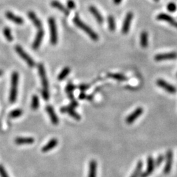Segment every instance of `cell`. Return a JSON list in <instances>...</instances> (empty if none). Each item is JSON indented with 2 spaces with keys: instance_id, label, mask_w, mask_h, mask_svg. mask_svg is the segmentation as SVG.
<instances>
[{
  "instance_id": "cell-7",
  "label": "cell",
  "mask_w": 177,
  "mask_h": 177,
  "mask_svg": "<svg viewBox=\"0 0 177 177\" xmlns=\"http://www.w3.org/2000/svg\"><path fill=\"white\" fill-rule=\"evenodd\" d=\"M155 161L152 156H149L147 159V168L146 170L141 173V177H148L154 171L155 169Z\"/></svg>"
},
{
  "instance_id": "cell-19",
  "label": "cell",
  "mask_w": 177,
  "mask_h": 177,
  "mask_svg": "<svg viewBox=\"0 0 177 177\" xmlns=\"http://www.w3.org/2000/svg\"><path fill=\"white\" fill-rule=\"evenodd\" d=\"M46 111H47V114H49L52 123L54 125H57L58 123V122H59L58 118L57 116V115H56L53 107L51 106H49V105L47 106H46Z\"/></svg>"
},
{
  "instance_id": "cell-14",
  "label": "cell",
  "mask_w": 177,
  "mask_h": 177,
  "mask_svg": "<svg viewBox=\"0 0 177 177\" xmlns=\"http://www.w3.org/2000/svg\"><path fill=\"white\" fill-rule=\"evenodd\" d=\"M6 17L9 21L15 23L17 24L21 25L24 23V20H23L22 18L19 16H17L11 11H7L6 13Z\"/></svg>"
},
{
  "instance_id": "cell-8",
  "label": "cell",
  "mask_w": 177,
  "mask_h": 177,
  "mask_svg": "<svg viewBox=\"0 0 177 177\" xmlns=\"http://www.w3.org/2000/svg\"><path fill=\"white\" fill-rule=\"evenodd\" d=\"M133 18V13L132 12H129L125 18L123 24L122 26V32L123 34H128Z\"/></svg>"
},
{
  "instance_id": "cell-36",
  "label": "cell",
  "mask_w": 177,
  "mask_h": 177,
  "mask_svg": "<svg viewBox=\"0 0 177 177\" xmlns=\"http://www.w3.org/2000/svg\"><path fill=\"white\" fill-rule=\"evenodd\" d=\"M0 176L1 177H9L7 173L6 172V171L5 170L4 167L2 165H0Z\"/></svg>"
},
{
  "instance_id": "cell-31",
  "label": "cell",
  "mask_w": 177,
  "mask_h": 177,
  "mask_svg": "<svg viewBox=\"0 0 177 177\" xmlns=\"http://www.w3.org/2000/svg\"><path fill=\"white\" fill-rule=\"evenodd\" d=\"M167 10H168V11H169L171 13H174L176 11L177 7H176V4L175 3L171 2L168 5H167Z\"/></svg>"
},
{
  "instance_id": "cell-20",
  "label": "cell",
  "mask_w": 177,
  "mask_h": 177,
  "mask_svg": "<svg viewBox=\"0 0 177 177\" xmlns=\"http://www.w3.org/2000/svg\"><path fill=\"white\" fill-rule=\"evenodd\" d=\"M57 144H58V140L56 138H52L51 140H50L46 145H45L42 148V149H41V151L44 153L47 152L52 150V149L55 148L57 146Z\"/></svg>"
},
{
  "instance_id": "cell-5",
  "label": "cell",
  "mask_w": 177,
  "mask_h": 177,
  "mask_svg": "<svg viewBox=\"0 0 177 177\" xmlns=\"http://www.w3.org/2000/svg\"><path fill=\"white\" fill-rule=\"evenodd\" d=\"M38 72L41 78V83H42V86H43V89L44 90H48L49 88V82L47 80V77L46 75V72H45V69L44 67V65L43 64H38Z\"/></svg>"
},
{
  "instance_id": "cell-12",
  "label": "cell",
  "mask_w": 177,
  "mask_h": 177,
  "mask_svg": "<svg viewBox=\"0 0 177 177\" xmlns=\"http://www.w3.org/2000/svg\"><path fill=\"white\" fill-rule=\"evenodd\" d=\"M142 113H143V109L141 108V107H139V108L135 110L133 113L130 114L126 118V119H125V121H126V123L127 124L133 123L135 120L141 115Z\"/></svg>"
},
{
  "instance_id": "cell-35",
  "label": "cell",
  "mask_w": 177,
  "mask_h": 177,
  "mask_svg": "<svg viewBox=\"0 0 177 177\" xmlns=\"http://www.w3.org/2000/svg\"><path fill=\"white\" fill-rule=\"evenodd\" d=\"M164 156H162V155H160L157 157V160L155 162V165L158 167V166H160L161 164L163 163V161H164Z\"/></svg>"
},
{
  "instance_id": "cell-40",
  "label": "cell",
  "mask_w": 177,
  "mask_h": 177,
  "mask_svg": "<svg viewBox=\"0 0 177 177\" xmlns=\"http://www.w3.org/2000/svg\"><path fill=\"white\" fill-rule=\"evenodd\" d=\"M122 2V0H114V3L115 5H119Z\"/></svg>"
},
{
  "instance_id": "cell-33",
  "label": "cell",
  "mask_w": 177,
  "mask_h": 177,
  "mask_svg": "<svg viewBox=\"0 0 177 177\" xmlns=\"http://www.w3.org/2000/svg\"><path fill=\"white\" fill-rule=\"evenodd\" d=\"M79 98H80V99H82V100L87 99L88 100H92V99H93V96H92V95H87L86 94H85L84 92H81V94H80Z\"/></svg>"
},
{
  "instance_id": "cell-15",
  "label": "cell",
  "mask_w": 177,
  "mask_h": 177,
  "mask_svg": "<svg viewBox=\"0 0 177 177\" xmlns=\"http://www.w3.org/2000/svg\"><path fill=\"white\" fill-rule=\"evenodd\" d=\"M51 5L53 7L58 9V10H59L60 12H62L66 16L69 15L70 11L68 10V9H67L64 6H63L60 2L57 1V0H53V2H51Z\"/></svg>"
},
{
  "instance_id": "cell-28",
  "label": "cell",
  "mask_w": 177,
  "mask_h": 177,
  "mask_svg": "<svg viewBox=\"0 0 177 177\" xmlns=\"http://www.w3.org/2000/svg\"><path fill=\"white\" fill-rule=\"evenodd\" d=\"M3 35L5 38L8 41H12L13 40V37L11 33V30L8 27H6L3 29Z\"/></svg>"
},
{
  "instance_id": "cell-24",
  "label": "cell",
  "mask_w": 177,
  "mask_h": 177,
  "mask_svg": "<svg viewBox=\"0 0 177 177\" xmlns=\"http://www.w3.org/2000/svg\"><path fill=\"white\" fill-rule=\"evenodd\" d=\"M108 77L112 78L115 80H117L119 81H125L127 80V77L124 76L123 74L122 73H108Z\"/></svg>"
},
{
  "instance_id": "cell-22",
  "label": "cell",
  "mask_w": 177,
  "mask_h": 177,
  "mask_svg": "<svg viewBox=\"0 0 177 177\" xmlns=\"http://www.w3.org/2000/svg\"><path fill=\"white\" fill-rule=\"evenodd\" d=\"M97 163L95 160H91L88 167V177H96Z\"/></svg>"
},
{
  "instance_id": "cell-3",
  "label": "cell",
  "mask_w": 177,
  "mask_h": 177,
  "mask_svg": "<svg viewBox=\"0 0 177 177\" xmlns=\"http://www.w3.org/2000/svg\"><path fill=\"white\" fill-rule=\"evenodd\" d=\"M48 23H49V29H50L51 43L55 45L57 43V41H58L57 29V26H56L55 18L53 17H50L48 19Z\"/></svg>"
},
{
  "instance_id": "cell-34",
  "label": "cell",
  "mask_w": 177,
  "mask_h": 177,
  "mask_svg": "<svg viewBox=\"0 0 177 177\" xmlns=\"http://www.w3.org/2000/svg\"><path fill=\"white\" fill-rule=\"evenodd\" d=\"M67 7L70 10H73V9L76 8V3L73 1V0H68Z\"/></svg>"
},
{
  "instance_id": "cell-21",
  "label": "cell",
  "mask_w": 177,
  "mask_h": 177,
  "mask_svg": "<svg viewBox=\"0 0 177 177\" xmlns=\"http://www.w3.org/2000/svg\"><path fill=\"white\" fill-rule=\"evenodd\" d=\"M34 138L32 137H18L15 138V142L18 145L23 144H32L34 142Z\"/></svg>"
},
{
  "instance_id": "cell-18",
  "label": "cell",
  "mask_w": 177,
  "mask_h": 177,
  "mask_svg": "<svg viewBox=\"0 0 177 177\" xmlns=\"http://www.w3.org/2000/svg\"><path fill=\"white\" fill-rule=\"evenodd\" d=\"M88 9H89V11L92 13V15L94 16V17L95 18V19L96 20L98 23H99V24H102L104 22V18H103V17L102 16L100 13L99 11V10H98L95 6H90Z\"/></svg>"
},
{
  "instance_id": "cell-42",
  "label": "cell",
  "mask_w": 177,
  "mask_h": 177,
  "mask_svg": "<svg viewBox=\"0 0 177 177\" xmlns=\"http://www.w3.org/2000/svg\"><path fill=\"white\" fill-rule=\"evenodd\" d=\"M153 1H155L156 2H158L160 1V0H153Z\"/></svg>"
},
{
  "instance_id": "cell-11",
  "label": "cell",
  "mask_w": 177,
  "mask_h": 177,
  "mask_svg": "<svg viewBox=\"0 0 177 177\" xmlns=\"http://www.w3.org/2000/svg\"><path fill=\"white\" fill-rule=\"evenodd\" d=\"M172 165H173V152L171 150L167 151L166 154V164L164 169V173L166 175L169 174L171 170Z\"/></svg>"
},
{
  "instance_id": "cell-37",
  "label": "cell",
  "mask_w": 177,
  "mask_h": 177,
  "mask_svg": "<svg viewBox=\"0 0 177 177\" xmlns=\"http://www.w3.org/2000/svg\"><path fill=\"white\" fill-rule=\"evenodd\" d=\"M41 95H42V96L43 99L45 100H48L49 99V92L48 90H44L43 89L42 91H41Z\"/></svg>"
},
{
  "instance_id": "cell-16",
  "label": "cell",
  "mask_w": 177,
  "mask_h": 177,
  "mask_svg": "<svg viewBox=\"0 0 177 177\" xmlns=\"http://www.w3.org/2000/svg\"><path fill=\"white\" fill-rule=\"evenodd\" d=\"M60 111L62 113H67L70 115L72 116V118L74 119H76L77 120L81 119V116L80 115H79L75 110H73V108H72L71 106H66V107H62V108L60 109Z\"/></svg>"
},
{
  "instance_id": "cell-13",
  "label": "cell",
  "mask_w": 177,
  "mask_h": 177,
  "mask_svg": "<svg viewBox=\"0 0 177 177\" xmlns=\"http://www.w3.org/2000/svg\"><path fill=\"white\" fill-rule=\"evenodd\" d=\"M44 31L42 29H39L38 33L36 34V36L35 38V40L34 41V43L32 44V48L34 50L38 49L40 46L42 42V40L44 36Z\"/></svg>"
},
{
  "instance_id": "cell-41",
  "label": "cell",
  "mask_w": 177,
  "mask_h": 177,
  "mask_svg": "<svg viewBox=\"0 0 177 177\" xmlns=\"http://www.w3.org/2000/svg\"><path fill=\"white\" fill-rule=\"evenodd\" d=\"M3 74V71L2 70H0V76H1Z\"/></svg>"
},
{
  "instance_id": "cell-17",
  "label": "cell",
  "mask_w": 177,
  "mask_h": 177,
  "mask_svg": "<svg viewBox=\"0 0 177 177\" xmlns=\"http://www.w3.org/2000/svg\"><path fill=\"white\" fill-rule=\"evenodd\" d=\"M28 16L29 18L31 20V21L33 22V24L34 26L38 29H41V27H42V23H41V21L39 18L37 17L36 15L34 12L33 11H29L28 13Z\"/></svg>"
},
{
  "instance_id": "cell-26",
  "label": "cell",
  "mask_w": 177,
  "mask_h": 177,
  "mask_svg": "<svg viewBox=\"0 0 177 177\" xmlns=\"http://www.w3.org/2000/svg\"><path fill=\"white\" fill-rule=\"evenodd\" d=\"M142 166H143L142 162L141 161H139L138 162L136 168H135V169L132 175L131 176V177H138L140 175H141L142 169Z\"/></svg>"
},
{
  "instance_id": "cell-4",
  "label": "cell",
  "mask_w": 177,
  "mask_h": 177,
  "mask_svg": "<svg viewBox=\"0 0 177 177\" xmlns=\"http://www.w3.org/2000/svg\"><path fill=\"white\" fill-rule=\"evenodd\" d=\"M15 51L17 54L20 56V57L24 60L26 64L31 68H33L35 66L36 62L34 60L32 59L30 56L28 54L26 51L22 49L21 45H16L15 46Z\"/></svg>"
},
{
  "instance_id": "cell-25",
  "label": "cell",
  "mask_w": 177,
  "mask_h": 177,
  "mask_svg": "<svg viewBox=\"0 0 177 177\" xmlns=\"http://www.w3.org/2000/svg\"><path fill=\"white\" fill-rule=\"evenodd\" d=\"M70 72H71V70L69 67L64 68L60 72L59 75L58 76V80L59 81L64 80V79L69 75V73H70Z\"/></svg>"
},
{
  "instance_id": "cell-29",
  "label": "cell",
  "mask_w": 177,
  "mask_h": 177,
  "mask_svg": "<svg viewBox=\"0 0 177 177\" xmlns=\"http://www.w3.org/2000/svg\"><path fill=\"white\" fill-rule=\"evenodd\" d=\"M23 114V111L21 109H15L11 111L9 114V117L11 118H19Z\"/></svg>"
},
{
  "instance_id": "cell-10",
  "label": "cell",
  "mask_w": 177,
  "mask_h": 177,
  "mask_svg": "<svg viewBox=\"0 0 177 177\" xmlns=\"http://www.w3.org/2000/svg\"><path fill=\"white\" fill-rule=\"evenodd\" d=\"M154 58L156 61L175 60V59H177V53L175 52H171V53H169L158 54V55L155 56Z\"/></svg>"
},
{
  "instance_id": "cell-1",
  "label": "cell",
  "mask_w": 177,
  "mask_h": 177,
  "mask_svg": "<svg viewBox=\"0 0 177 177\" xmlns=\"http://www.w3.org/2000/svg\"><path fill=\"white\" fill-rule=\"evenodd\" d=\"M73 22L79 28L82 30L83 32H85V33L90 37V38L93 41H98L99 40V36L96 33V32L93 30L91 28H90L88 25L85 24L78 16H76L73 18Z\"/></svg>"
},
{
  "instance_id": "cell-23",
  "label": "cell",
  "mask_w": 177,
  "mask_h": 177,
  "mask_svg": "<svg viewBox=\"0 0 177 177\" xmlns=\"http://www.w3.org/2000/svg\"><path fill=\"white\" fill-rule=\"evenodd\" d=\"M141 45L142 48H146L148 45V34L146 31H143L141 34L140 39Z\"/></svg>"
},
{
  "instance_id": "cell-2",
  "label": "cell",
  "mask_w": 177,
  "mask_h": 177,
  "mask_svg": "<svg viewBox=\"0 0 177 177\" xmlns=\"http://www.w3.org/2000/svg\"><path fill=\"white\" fill-rule=\"evenodd\" d=\"M18 79H19L18 73L17 72H14L11 74V90L10 94H9V101H10L11 103H14L17 100L18 94Z\"/></svg>"
},
{
  "instance_id": "cell-9",
  "label": "cell",
  "mask_w": 177,
  "mask_h": 177,
  "mask_svg": "<svg viewBox=\"0 0 177 177\" xmlns=\"http://www.w3.org/2000/svg\"><path fill=\"white\" fill-rule=\"evenodd\" d=\"M157 19L161 21H165L167 23H169L172 26H173L177 28V21L175 20L172 17L165 13H160L157 16Z\"/></svg>"
},
{
  "instance_id": "cell-27",
  "label": "cell",
  "mask_w": 177,
  "mask_h": 177,
  "mask_svg": "<svg viewBox=\"0 0 177 177\" xmlns=\"http://www.w3.org/2000/svg\"><path fill=\"white\" fill-rule=\"evenodd\" d=\"M40 107V100L39 97L37 95H34L32 98L31 102V108L32 110H36L39 108Z\"/></svg>"
},
{
  "instance_id": "cell-38",
  "label": "cell",
  "mask_w": 177,
  "mask_h": 177,
  "mask_svg": "<svg viewBox=\"0 0 177 177\" xmlns=\"http://www.w3.org/2000/svg\"><path fill=\"white\" fill-rule=\"evenodd\" d=\"M89 85H87V84H81L79 85L78 88H79V89H80V91H87V89H88V88H89Z\"/></svg>"
},
{
  "instance_id": "cell-6",
  "label": "cell",
  "mask_w": 177,
  "mask_h": 177,
  "mask_svg": "<svg viewBox=\"0 0 177 177\" xmlns=\"http://www.w3.org/2000/svg\"><path fill=\"white\" fill-rule=\"evenodd\" d=\"M156 83L157 86L160 87L161 88H163V89H164L167 92L171 93V94H175V93H176L177 91L176 88L175 87L171 85L170 83L165 81L164 80H162V79L157 80Z\"/></svg>"
},
{
  "instance_id": "cell-39",
  "label": "cell",
  "mask_w": 177,
  "mask_h": 177,
  "mask_svg": "<svg viewBox=\"0 0 177 177\" xmlns=\"http://www.w3.org/2000/svg\"><path fill=\"white\" fill-rule=\"evenodd\" d=\"M78 106V103H77V102L75 100V99H72L71 100V104H70V106L72 107V108H76V107H77Z\"/></svg>"
},
{
  "instance_id": "cell-30",
  "label": "cell",
  "mask_w": 177,
  "mask_h": 177,
  "mask_svg": "<svg viewBox=\"0 0 177 177\" xmlns=\"http://www.w3.org/2000/svg\"><path fill=\"white\" fill-rule=\"evenodd\" d=\"M108 23L110 30L111 32L114 31L115 29V19L113 16L110 15L108 17Z\"/></svg>"
},
{
  "instance_id": "cell-32",
  "label": "cell",
  "mask_w": 177,
  "mask_h": 177,
  "mask_svg": "<svg viewBox=\"0 0 177 177\" xmlns=\"http://www.w3.org/2000/svg\"><path fill=\"white\" fill-rule=\"evenodd\" d=\"M75 88H76V86L71 82H69L66 87V91L68 94V93H72V92L75 90Z\"/></svg>"
}]
</instances>
